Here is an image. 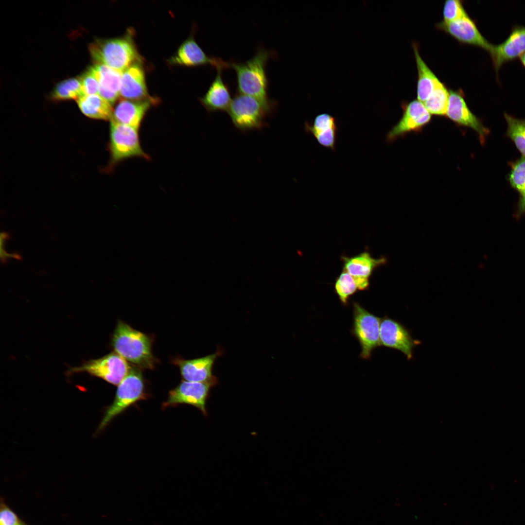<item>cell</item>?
<instances>
[{
  "label": "cell",
  "mask_w": 525,
  "mask_h": 525,
  "mask_svg": "<svg viewBox=\"0 0 525 525\" xmlns=\"http://www.w3.org/2000/svg\"><path fill=\"white\" fill-rule=\"evenodd\" d=\"M79 78L83 95L98 94L99 84L92 67Z\"/></svg>",
  "instance_id": "cell-31"
},
{
  "label": "cell",
  "mask_w": 525,
  "mask_h": 525,
  "mask_svg": "<svg viewBox=\"0 0 525 525\" xmlns=\"http://www.w3.org/2000/svg\"><path fill=\"white\" fill-rule=\"evenodd\" d=\"M413 48L418 70L417 100L423 103L440 81L421 58L417 43L413 44Z\"/></svg>",
  "instance_id": "cell-23"
},
{
  "label": "cell",
  "mask_w": 525,
  "mask_h": 525,
  "mask_svg": "<svg viewBox=\"0 0 525 525\" xmlns=\"http://www.w3.org/2000/svg\"><path fill=\"white\" fill-rule=\"evenodd\" d=\"M217 385L212 382H192L182 381L175 388L169 391L167 399L163 402L162 408L185 404L192 405L207 416L206 407L210 388Z\"/></svg>",
  "instance_id": "cell-9"
},
{
  "label": "cell",
  "mask_w": 525,
  "mask_h": 525,
  "mask_svg": "<svg viewBox=\"0 0 525 525\" xmlns=\"http://www.w3.org/2000/svg\"><path fill=\"white\" fill-rule=\"evenodd\" d=\"M304 129L321 146L335 150L338 126L335 118L328 113L317 115L313 122H305Z\"/></svg>",
  "instance_id": "cell-20"
},
{
  "label": "cell",
  "mask_w": 525,
  "mask_h": 525,
  "mask_svg": "<svg viewBox=\"0 0 525 525\" xmlns=\"http://www.w3.org/2000/svg\"><path fill=\"white\" fill-rule=\"evenodd\" d=\"M83 95L80 78H69L59 83L52 93L56 100L77 99Z\"/></svg>",
  "instance_id": "cell-26"
},
{
  "label": "cell",
  "mask_w": 525,
  "mask_h": 525,
  "mask_svg": "<svg viewBox=\"0 0 525 525\" xmlns=\"http://www.w3.org/2000/svg\"><path fill=\"white\" fill-rule=\"evenodd\" d=\"M380 339L381 346L399 350L408 359L412 358L413 349L420 343L412 339L403 325L386 316L381 319Z\"/></svg>",
  "instance_id": "cell-15"
},
{
  "label": "cell",
  "mask_w": 525,
  "mask_h": 525,
  "mask_svg": "<svg viewBox=\"0 0 525 525\" xmlns=\"http://www.w3.org/2000/svg\"><path fill=\"white\" fill-rule=\"evenodd\" d=\"M509 181L519 192L525 188V157L522 156L513 164Z\"/></svg>",
  "instance_id": "cell-30"
},
{
  "label": "cell",
  "mask_w": 525,
  "mask_h": 525,
  "mask_svg": "<svg viewBox=\"0 0 525 525\" xmlns=\"http://www.w3.org/2000/svg\"><path fill=\"white\" fill-rule=\"evenodd\" d=\"M468 14L460 0H447L444 2L443 9L442 21L450 22L456 21Z\"/></svg>",
  "instance_id": "cell-29"
},
{
  "label": "cell",
  "mask_w": 525,
  "mask_h": 525,
  "mask_svg": "<svg viewBox=\"0 0 525 525\" xmlns=\"http://www.w3.org/2000/svg\"><path fill=\"white\" fill-rule=\"evenodd\" d=\"M140 369L135 366L131 367L127 375L118 385L114 401L106 408L98 427V431L104 429L112 420L129 407L149 397Z\"/></svg>",
  "instance_id": "cell-4"
},
{
  "label": "cell",
  "mask_w": 525,
  "mask_h": 525,
  "mask_svg": "<svg viewBox=\"0 0 525 525\" xmlns=\"http://www.w3.org/2000/svg\"><path fill=\"white\" fill-rule=\"evenodd\" d=\"M110 160L109 168L112 169L122 161L133 157L150 159L140 145L139 130L110 120L109 145Z\"/></svg>",
  "instance_id": "cell-6"
},
{
  "label": "cell",
  "mask_w": 525,
  "mask_h": 525,
  "mask_svg": "<svg viewBox=\"0 0 525 525\" xmlns=\"http://www.w3.org/2000/svg\"><path fill=\"white\" fill-rule=\"evenodd\" d=\"M111 346L125 360L140 369H153L157 362L152 353V339L119 320L112 335Z\"/></svg>",
  "instance_id": "cell-2"
},
{
  "label": "cell",
  "mask_w": 525,
  "mask_h": 525,
  "mask_svg": "<svg viewBox=\"0 0 525 525\" xmlns=\"http://www.w3.org/2000/svg\"><path fill=\"white\" fill-rule=\"evenodd\" d=\"M141 64L133 65L122 73L120 95L132 101L152 99L146 87L145 74Z\"/></svg>",
  "instance_id": "cell-19"
},
{
  "label": "cell",
  "mask_w": 525,
  "mask_h": 525,
  "mask_svg": "<svg viewBox=\"0 0 525 525\" xmlns=\"http://www.w3.org/2000/svg\"><path fill=\"white\" fill-rule=\"evenodd\" d=\"M92 68L99 84L98 94L112 105L120 96L122 72L102 64Z\"/></svg>",
  "instance_id": "cell-22"
},
{
  "label": "cell",
  "mask_w": 525,
  "mask_h": 525,
  "mask_svg": "<svg viewBox=\"0 0 525 525\" xmlns=\"http://www.w3.org/2000/svg\"><path fill=\"white\" fill-rule=\"evenodd\" d=\"M449 97V90L440 81L423 104L431 114L438 116H445L448 105Z\"/></svg>",
  "instance_id": "cell-25"
},
{
  "label": "cell",
  "mask_w": 525,
  "mask_h": 525,
  "mask_svg": "<svg viewBox=\"0 0 525 525\" xmlns=\"http://www.w3.org/2000/svg\"><path fill=\"white\" fill-rule=\"evenodd\" d=\"M525 52V26H514L508 36L493 47L490 55L496 73L505 63L520 57Z\"/></svg>",
  "instance_id": "cell-17"
},
{
  "label": "cell",
  "mask_w": 525,
  "mask_h": 525,
  "mask_svg": "<svg viewBox=\"0 0 525 525\" xmlns=\"http://www.w3.org/2000/svg\"><path fill=\"white\" fill-rule=\"evenodd\" d=\"M274 55L272 52L260 48L252 57L244 62H231L235 71L238 93L254 97L264 104L276 107L268 95V80L266 65Z\"/></svg>",
  "instance_id": "cell-1"
},
{
  "label": "cell",
  "mask_w": 525,
  "mask_h": 525,
  "mask_svg": "<svg viewBox=\"0 0 525 525\" xmlns=\"http://www.w3.org/2000/svg\"><path fill=\"white\" fill-rule=\"evenodd\" d=\"M401 106L402 115L387 134L386 140L388 142H393L407 133L421 131L431 121V114L424 104L418 100L403 102Z\"/></svg>",
  "instance_id": "cell-10"
},
{
  "label": "cell",
  "mask_w": 525,
  "mask_h": 525,
  "mask_svg": "<svg viewBox=\"0 0 525 525\" xmlns=\"http://www.w3.org/2000/svg\"><path fill=\"white\" fill-rule=\"evenodd\" d=\"M520 192V197L518 205V211L520 213L525 212V188Z\"/></svg>",
  "instance_id": "cell-33"
},
{
  "label": "cell",
  "mask_w": 525,
  "mask_h": 525,
  "mask_svg": "<svg viewBox=\"0 0 525 525\" xmlns=\"http://www.w3.org/2000/svg\"><path fill=\"white\" fill-rule=\"evenodd\" d=\"M456 124L472 128L478 135L483 143L489 131L479 119L470 110L462 89H449L448 105L446 116Z\"/></svg>",
  "instance_id": "cell-11"
},
{
  "label": "cell",
  "mask_w": 525,
  "mask_h": 525,
  "mask_svg": "<svg viewBox=\"0 0 525 525\" xmlns=\"http://www.w3.org/2000/svg\"><path fill=\"white\" fill-rule=\"evenodd\" d=\"M341 260L343 264V270L353 278L359 291L368 289L369 279L372 273L387 261L383 257L374 258L369 252L366 251L351 257L342 256Z\"/></svg>",
  "instance_id": "cell-14"
},
{
  "label": "cell",
  "mask_w": 525,
  "mask_h": 525,
  "mask_svg": "<svg viewBox=\"0 0 525 525\" xmlns=\"http://www.w3.org/2000/svg\"><path fill=\"white\" fill-rule=\"evenodd\" d=\"M508 124L507 135L525 157V119H519L505 114Z\"/></svg>",
  "instance_id": "cell-27"
},
{
  "label": "cell",
  "mask_w": 525,
  "mask_h": 525,
  "mask_svg": "<svg viewBox=\"0 0 525 525\" xmlns=\"http://www.w3.org/2000/svg\"><path fill=\"white\" fill-rule=\"evenodd\" d=\"M76 100L80 110L86 116L98 120L111 119L112 105L99 94L83 95Z\"/></svg>",
  "instance_id": "cell-24"
},
{
  "label": "cell",
  "mask_w": 525,
  "mask_h": 525,
  "mask_svg": "<svg viewBox=\"0 0 525 525\" xmlns=\"http://www.w3.org/2000/svg\"><path fill=\"white\" fill-rule=\"evenodd\" d=\"M380 322L379 317L358 303H353V325L351 332L360 345L361 358L369 359L373 350L381 346Z\"/></svg>",
  "instance_id": "cell-7"
},
{
  "label": "cell",
  "mask_w": 525,
  "mask_h": 525,
  "mask_svg": "<svg viewBox=\"0 0 525 525\" xmlns=\"http://www.w3.org/2000/svg\"><path fill=\"white\" fill-rule=\"evenodd\" d=\"M439 30L449 34L459 43L480 47L490 54L493 45L489 42L479 31L474 21L468 15L455 21H442L436 25Z\"/></svg>",
  "instance_id": "cell-12"
},
{
  "label": "cell",
  "mask_w": 525,
  "mask_h": 525,
  "mask_svg": "<svg viewBox=\"0 0 525 525\" xmlns=\"http://www.w3.org/2000/svg\"><path fill=\"white\" fill-rule=\"evenodd\" d=\"M214 80L200 102L209 112L228 111L232 99L228 87L222 77L223 70L218 69Z\"/></svg>",
  "instance_id": "cell-21"
},
{
  "label": "cell",
  "mask_w": 525,
  "mask_h": 525,
  "mask_svg": "<svg viewBox=\"0 0 525 525\" xmlns=\"http://www.w3.org/2000/svg\"><path fill=\"white\" fill-rule=\"evenodd\" d=\"M132 32L120 37L98 39L91 43L89 49L92 58L97 64L122 72L133 65L141 64L143 58L137 49Z\"/></svg>",
  "instance_id": "cell-3"
},
{
  "label": "cell",
  "mask_w": 525,
  "mask_h": 525,
  "mask_svg": "<svg viewBox=\"0 0 525 525\" xmlns=\"http://www.w3.org/2000/svg\"><path fill=\"white\" fill-rule=\"evenodd\" d=\"M275 109L254 97L238 93L227 112L234 125L241 131L247 132L263 128L266 117Z\"/></svg>",
  "instance_id": "cell-5"
},
{
  "label": "cell",
  "mask_w": 525,
  "mask_h": 525,
  "mask_svg": "<svg viewBox=\"0 0 525 525\" xmlns=\"http://www.w3.org/2000/svg\"><path fill=\"white\" fill-rule=\"evenodd\" d=\"M221 350L203 357L185 360L175 358L173 361L178 367L181 375L184 381L192 382H212L218 383V380L212 374V368L217 357L221 354Z\"/></svg>",
  "instance_id": "cell-16"
},
{
  "label": "cell",
  "mask_w": 525,
  "mask_h": 525,
  "mask_svg": "<svg viewBox=\"0 0 525 525\" xmlns=\"http://www.w3.org/2000/svg\"><path fill=\"white\" fill-rule=\"evenodd\" d=\"M0 525H22L17 515L5 505L1 506Z\"/></svg>",
  "instance_id": "cell-32"
},
{
  "label": "cell",
  "mask_w": 525,
  "mask_h": 525,
  "mask_svg": "<svg viewBox=\"0 0 525 525\" xmlns=\"http://www.w3.org/2000/svg\"><path fill=\"white\" fill-rule=\"evenodd\" d=\"M519 58L521 63L525 68V52Z\"/></svg>",
  "instance_id": "cell-34"
},
{
  "label": "cell",
  "mask_w": 525,
  "mask_h": 525,
  "mask_svg": "<svg viewBox=\"0 0 525 525\" xmlns=\"http://www.w3.org/2000/svg\"><path fill=\"white\" fill-rule=\"evenodd\" d=\"M131 368L126 360L114 351L100 358L87 361L80 366L70 368L67 374L70 375L87 372L117 385L125 377Z\"/></svg>",
  "instance_id": "cell-8"
},
{
  "label": "cell",
  "mask_w": 525,
  "mask_h": 525,
  "mask_svg": "<svg viewBox=\"0 0 525 525\" xmlns=\"http://www.w3.org/2000/svg\"><path fill=\"white\" fill-rule=\"evenodd\" d=\"M158 102L155 98L143 101L121 99L113 109L110 120L139 130L148 110Z\"/></svg>",
  "instance_id": "cell-18"
},
{
  "label": "cell",
  "mask_w": 525,
  "mask_h": 525,
  "mask_svg": "<svg viewBox=\"0 0 525 525\" xmlns=\"http://www.w3.org/2000/svg\"><path fill=\"white\" fill-rule=\"evenodd\" d=\"M357 290V285L353 278L349 273L342 270L334 283V292L342 304L347 306L350 298Z\"/></svg>",
  "instance_id": "cell-28"
},
{
  "label": "cell",
  "mask_w": 525,
  "mask_h": 525,
  "mask_svg": "<svg viewBox=\"0 0 525 525\" xmlns=\"http://www.w3.org/2000/svg\"><path fill=\"white\" fill-rule=\"evenodd\" d=\"M169 63L186 67L210 65L216 70H223L230 67V62H226L220 58L208 56L197 43L192 35L182 43L176 53L169 59Z\"/></svg>",
  "instance_id": "cell-13"
}]
</instances>
